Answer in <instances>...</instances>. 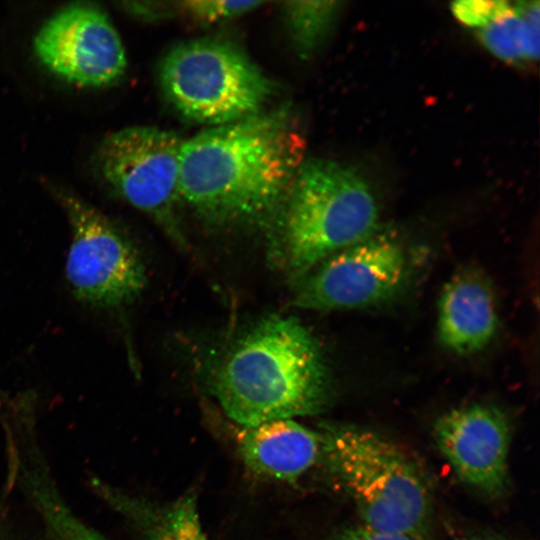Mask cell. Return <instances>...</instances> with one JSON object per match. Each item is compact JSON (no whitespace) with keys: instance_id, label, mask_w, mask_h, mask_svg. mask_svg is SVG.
I'll list each match as a JSON object with an SVG mask.
<instances>
[{"instance_id":"18","label":"cell","mask_w":540,"mask_h":540,"mask_svg":"<svg viewBox=\"0 0 540 540\" xmlns=\"http://www.w3.org/2000/svg\"><path fill=\"white\" fill-rule=\"evenodd\" d=\"M508 5L506 1L462 0L453 2V15L463 24L482 28Z\"/></svg>"},{"instance_id":"4","label":"cell","mask_w":540,"mask_h":540,"mask_svg":"<svg viewBox=\"0 0 540 540\" xmlns=\"http://www.w3.org/2000/svg\"><path fill=\"white\" fill-rule=\"evenodd\" d=\"M321 459L370 528L424 538L433 515L428 478L398 445L353 424L321 425Z\"/></svg>"},{"instance_id":"9","label":"cell","mask_w":540,"mask_h":540,"mask_svg":"<svg viewBox=\"0 0 540 540\" xmlns=\"http://www.w3.org/2000/svg\"><path fill=\"white\" fill-rule=\"evenodd\" d=\"M36 56L70 83L107 87L126 72L121 38L109 17L87 5L68 6L49 18L34 38Z\"/></svg>"},{"instance_id":"2","label":"cell","mask_w":540,"mask_h":540,"mask_svg":"<svg viewBox=\"0 0 540 540\" xmlns=\"http://www.w3.org/2000/svg\"><path fill=\"white\" fill-rule=\"evenodd\" d=\"M208 386L240 426L316 415L332 395L316 338L297 318L281 315L246 329L218 359Z\"/></svg>"},{"instance_id":"12","label":"cell","mask_w":540,"mask_h":540,"mask_svg":"<svg viewBox=\"0 0 540 540\" xmlns=\"http://www.w3.org/2000/svg\"><path fill=\"white\" fill-rule=\"evenodd\" d=\"M237 449L246 467L257 475L293 483L321 459L319 431L292 419L240 426Z\"/></svg>"},{"instance_id":"7","label":"cell","mask_w":540,"mask_h":540,"mask_svg":"<svg viewBox=\"0 0 540 540\" xmlns=\"http://www.w3.org/2000/svg\"><path fill=\"white\" fill-rule=\"evenodd\" d=\"M182 143L172 131L132 126L108 134L96 151L97 168L109 187L179 246L186 244L178 218Z\"/></svg>"},{"instance_id":"3","label":"cell","mask_w":540,"mask_h":540,"mask_svg":"<svg viewBox=\"0 0 540 540\" xmlns=\"http://www.w3.org/2000/svg\"><path fill=\"white\" fill-rule=\"evenodd\" d=\"M378 219L376 199L354 168L305 158L266 228L269 262L296 284L332 254L373 234Z\"/></svg>"},{"instance_id":"8","label":"cell","mask_w":540,"mask_h":540,"mask_svg":"<svg viewBox=\"0 0 540 540\" xmlns=\"http://www.w3.org/2000/svg\"><path fill=\"white\" fill-rule=\"evenodd\" d=\"M408 275L402 245L376 230L323 260L295 285L294 306L319 311L382 304L404 287Z\"/></svg>"},{"instance_id":"10","label":"cell","mask_w":540,"mask_h":540,"mask_svg":"<svg viewBox=\"0 0 540 540\" xmlns=\"http://www.w3.org/2000/svg\"><path fill=\"white\" fill-rule=\"evenodd\" d=\"M435 443L457 477L486 496H500L509 484L511 425L499 408L473 403L441 415Z\"/></svg>"},{"instance_id":"16","label":"cell","mask_w":540,"mask_h":540,"mask_svg":"<svg viewBox=\"0 0 540 540\" xmlns=\"http://www.w3.org/2000/svg\"><path fill=\"white\" fill-rule=\"evenodd\" d=\"M341 8L338 1H284L280 12L293 49L307 59L332 31Z\"/></svg>"},{"instance_id":"13","label":"cell","mask_w":540,"mask_h":540,"mask_svg":"<svg viewBox=\"0 0 540 540\" xmlns=\"http://www.w3.org/2000/svg\"><path fill=\"white\" fill-rule=\"evenodd\" d=\"M499 327L494 293L475 270L456 273L444 286L438 303L437 332L440 343L458 355L486 347Z\"/></svg>"},{"instance_id":"14","label":"cell","mask_w":540,"mask_h":540,"mask_svg":"<svg viewBox=\"0 0 540 540\" xmlns=\"http://www.w3.org/2000/svg\"><path fill=\"white\" fill-rule=\"evenodd\" d=\"M89 487L129 523L140 540H207L194 490L159 504L131 495L96 476L89 479Z\"/></svg>"},{"instance_id":"21","label":"cell","mask_w":540,"mask_h":540,"mask_svg":"<svg viewBox=\"0 0 540 540\" xmlns=\"http://www.w3.org/2000/svg\"><path fill=\"white\" fill-rule=\"evenodd\" d=\"M0 540H54L45 530L42 535H30L20 530L8 516L7 510L0 508Z\"/></svg>"},{"instance_id":"6","label":"cell","mask_w":540,"mask_h":540,"mask_svg":"<svg viewBox=\"0 0 540 540\" xmlns=\"http://www.w3.org/2000/svg\"><path fill=\"white\" fill-rule=\"evenodd\" d=\"M53 192L71 228L65 275L74 298L100 310L134 301L147 280L136 246L114 222L78 195L64 188Z\"/></svg>"},{"instance_id":"11","label":"cell","mask_w":540,"mask_h":540,"mask_svg":"<svg viewBox=\"0 0 540 540\" xmlns=\"http://www.w3.org/2000/svg\"><path fill=\"white\" fill-rule=\"evenodd\" d=\"M6 490H18L54 540H109L67 505L41 447L37 426L16 424L4 433Z\"/></svg>"},{"instance_id":"5","label":"cell","mask_w":540,"mask_h":540,"mask_svg":"<svg viewBox=\"0 0 540 540\" xmlns=\"http://www.w3.org/2000/svg\"><path fill=\"white\" fill-rule=\"evenodd\" d=\"M159 85L182 117L212 127L262 111L275 86L236 44L219 38L179 43L160 62Z\"/></svg>"},{"instance_id":"15","label":"cell","mask_w":540,"mask_h":540,"mask_svg":"<svg viewBox=\"0 0 540 540\" xmlns=\"http://www.w3.org/2000/svg\"><path fill=\"white\" fill-rule=\"evenodd\" d=\"M539 2L509 3L498 16L480 28V39L495 56L508 62L539 57Z\"/></svg>"},{"instance_id":"17","label":"cell","mask_w":540,"mask_h":540,"mask_svg":"<svg viewBox=\"0 0 540 540\" xmlns=\"http://www.w3.org/2000/svg\"><path fill=\"white\" fill-rule=\"evenodd\" d=\"M266 2L261 1H207L176 2L177 14L197 24H216L250 13Z\"/></svg>"},{"instance_id":"1","label":"cell","mask_w":540,"mask_h":540,"mask_svg":"<svg viewBox=\"0 0 540 540\" xmlns=\"http://www.w3.org/2000/svg\"><path fill=\"white\" fill-rule=\"evenodd\" d=\"M305 149L286 107L206 129L183 140L181 202L214 226L267 228L306 158Z\"/></svg>"},{"instance_id":"20","label":"cell","mask_w":540,"mask_h":540,"mask_svg":"<svg viewBox=\"0 0 540 540\" xmlns=\"http://www.w3.org/2000/svg\"><path fill=\"white\" fill-rule=\"evenodd\" d=\"M122 9L133 17L144 21L163 20L173 15H177L176 2L161 1H140L122 2Z\"/></svg>"},{"instance_id":"19","label":"cell","mask_w":540,"mask_h":540,"mask_svg":"<svg viewBox=\"0 0 540 540\" xmlns=\"http://www.w3.org/2000/svg\"><path fill=\"white\" fill-rule=\"evenodd\" d=\"M329 540H425L424 538L394 532L380 531L361 523L341 528Z\"/></svg>"},{"instance_id":"22","label":"cell","mask_w":540,"mask_h":540,"mask_svg":"<svg viewBox=\"0 0 540 540\" xmlns=\"http://www.w3.org/2000/svg\"><path fill=\"white\" fill-rule=\"evenodd\" d=\"M466 540H492V539H486V538H470Z\"/></svg>"}]
</instances>
